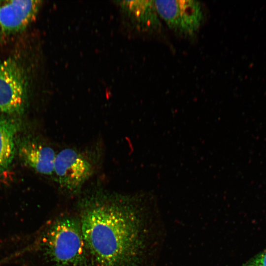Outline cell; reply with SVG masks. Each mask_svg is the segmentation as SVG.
Instances as JSON below:
<instances>
[{
  "label": "cell",
  "mask_w": 266,
  "mask_h": 266,
  "mask_svg": "<svg viewBox=\"0 0 266 266\" xmlns=\"http://www.w3.org/2000/svg\"><path fill=\"white\" fill-rule=\"evenodd\" d=\"M136 197L97 192L82 200V234L97 266H142L148 232L141 201Z\"/></svg>",
  "instance_id": "cell-1"
},
{
  "label": "cell",
  "mask_w": 266,
  "mask_h": 266,
  "mask_svg": "<svg viewBox=\"0 0 266 266\" xmlns=\"http://www.w3.org/2000/svg\"><path fill=\"white\" fill-rule=\"evenodd\" d=\"M39 249L54 266H85L89 256L80 221L71 217L58 218L47 227Z\"/></svg>",
  "instance_id": "cell-2"
},
{
  "label": "cell",
  "mask_w": 266,
  "mask_h": 266,
  "mask_svg": "<svg viewBox=\"0 0 266 266\" xmlns=\"http://www.w3.org/2000/svg\"><path fill=\"white\" fill-rule=\"evenodd\" d=\"M93 170V165L85 153L68 147L56 154L53 175L64 191L75 194L89 179Z\"/></svg>",
  "instance_id": "cell-3"
},
{
  "label": "cell",
  "mask_w": 266,
  "mask_h": 266,
  "mask_svg": "<svg viewBox=\"0 0 266 266\" xmlns=\"http://www.w3.org/2000/svg\"><path fill=\"white\" fill-rule=\"evenodd\" d=\"M28 99V79L25 71L15 59L0 63V110L16 114L24 110Z\"/></svg>",
  "instance_id": "cell-4"
},
{
  "label": "cell",
  "mask_w": 266,
  "mask_h": 266,
  "mask_svg": "<svg viewBox=\"0 0 266 266\" xmlns=\"http://www.w3.org/2000/svg\"><path fill=\"white\" fill-rule=\"evenodd\" d=\"M159 15L169 28L184 36H193L204 18L202 4L196 0H154Z\"/></svg>",
  "instance_id": "cell-5"
},
{
  "label": "cell",
  "mask_w": 266,
  "mask_h": 266,
  "mask_svg": "<svg viewBox=\"0 0 266 266\" xmlns=\"http://www.w3.org/2000/svg\"><path fill=\"white\" fill-rule=\"evenodd\" d=\"M40 0H0V25L3 35L23 31L34 19Z\"/></svg>",
  "instance_id": "cell-6"
},
{
  "label": "cell",
  "mask_w": 266,
  "mask_h": 266,
  "mask_svg": "<svg viewBox=\"0 0 266 266\" xmlns=\"http://www.w3.org/2000/svg\"><path fill=\"white\" fill-rule=\"evenodd\" d=\"M18 153L22 161L37 172L53 175L57 153L52 147L34 139H26L19 143Z\"/></svg>",
  "instance_id": "cell-7"
},
{
  "label": "cell",
  "mask_w": 266,
  "mask_h": 266,
  "mask_svg": "<svg viewBox=\"0 0 266 266\" xmlns=\"http://www.w3.org/2000/svg\"><path fill=\"white\" fill-rule=\"evenodd\" d=\"M121 7L131 21L139 29L157 31L161 28L157 8L154 0L121 1Z\"/></svg>",
  "instance_id": "cell-8"
},
{
  "label": "cell",
  "mask_w": 266,
  "mask_h": 266,
  "mask_svg": "<svg viewBox=\"0 0 266 266\" xmlns=\"http://www.w3.org/2000/svg\"><path fill=\"white\" fill-rule=\"evenodd\" d=\"M18 123L13 119L0 117V174L10 165L15 153V137Z\"/></svg>",
  "instance_id": "cell-9"
},
{
  "label": "cell",
  "mask_w": 266,
  "mask_h": 266,
  "mask_svg": "<svg viewBox=\"0 0 266 266\" xmlns=\"http://www.w3.org/2000/svg\"><path fill=\"white\" fill-rule=\"evenodd\" d=\"M244 266H266V250L253 257Z\"/></svg>",
  "instance_id": "cell-10"
},
{
  "label": "cell",
  "mask_w": 266,
  "mask_h": 266,
  "mask_svg": "<svg viewBox=\"0 0 266 266\" xmlns=\"http://www.w3.org/2000/svg\"><path fill=\"white\" fill-rule=\"evenodd\" d=\"M2 35H3V34H2L1 29V27H0V38L2 37Z\"/></svg>",
  "instance_id": "cell-11"
}]
</instances>
